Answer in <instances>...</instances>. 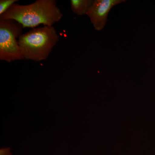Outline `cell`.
I'll return each instance as SVG.
<instances>
[{
  "label": "cell",
  "instance_id": "6da1fadb",
  "mask_svg": "<svg viewBox=\"0 0 155 155\" xmlns=\"http://www.w3.org/2000/svg\"><path fill=\"white\" fill-rule=\"evenodd\" d=\"M63 17L55 0H37L29 5L14 4L0 19H13L24 28H33L41 25L54 26Z\"/></svg>",
  "mask_w": 155,
  "mask_h": 155
},
{
  "label": "cell",
  "instance_id": "7a4b0ae2",
  "mask_svg": "<svg viewBox=\"0 0 155 155\" xmlns=\"http://www.w3.org/2000/svg\"><path fill=\"white\" fill-rule=\"evenodd\" d=\"M59 40L54 26H43L22 34L18 42L23 59L40 62L47 59Z\"/></svg>",
  "mask_w": 155,
  "mask_h": 155
},
{
  "label": "cell",
  "instance_id": "3957f363",
  "mask_svg": "<svg viewBox=\"0 0 155 155\" xmlns=\"http://www.w3.org/2000/svg\"><path fill=\"white\" fill-rule=\"evenodd\" d=\"M24 28L13 19H0V60L8 63L23 59L18 42Z\"/></svg>",
  "mask_w": 155,
  "mask_h": 155
},
{
  "label": "cell",
  "instance_id": "277c9868",
  "mask_svg": "<svg viewBox=\"0 0 155 155\" xmlns=\"http://www.w3.org/2000/svg\"><path fill=\"white\" fill-rule=\"evenodd\" d=\"M125 0H95L86 15L90 19L96 30H102L105 26L108 14L111 9Z\"/></svg>",
  "mask_w": 155,
  "mask_h": 155
},
{
  "label": "cell",
  "instance_id": "5b68a950",
  "mask_svg": "<svg viewBox=\"0 0 155 155\" xmlns=\"http://www.w3.org/2000/svg\"><path fill=\"white\" fill-rule=\"evenodd\" d=\"M93 2V0H71L70 7L74 14L83 16L87 14Z\"/></svg>",
  "mask_w": 155,
  "mask_h": 155
},
{
  "label": "cell",
  "instance_id": "8992f818",
  "mask_svg": "<svg viewBox=\"0 0 155 155\" xmlns=\"http://www.w3.org/2000/svg\"><path fill=\"white\" fill-rule=\"evenodd\" d=\"M18 0H1L0 1V16L6 13L12 6L18 2Z\"/></svg>",
  "mask_w": 155,
  "mask_h": 155
},
{
  "label": "cell",
  "instance_id": "52a82bcc",
  "mask_svg": "<svg viewBox=\"0 0 155 155\" xmlns=\"http://www.w3.org/2000/svg\"><path fill=\"white\" fill-rule=\"evenodd\" d=\"M0 155H12L11 148L9 147L2 148L0 150Z\"/></svg>",
  "mask_w": 155,
  "mask_h": 155
}]
</instances>
